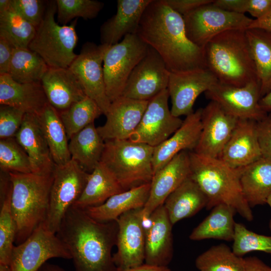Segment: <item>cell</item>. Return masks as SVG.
<instances>
[{
  "instance_id": "obj_1",
  "label": "cell",
  "mask_w": 271,
  "mask_h": 271,
  "mask_svg": "<svg viewBox=\"0 0 271 271\" xmlns=\"http://www.w3.org/2000/svg\"><path fill=\"white\" fill-rule=\"evenodd\" d=\"M137 34L155 49L170 72L206 68L204 52L188 38L183 17L163 0H152Z\"/></svg>"
},
{
  "instance_id": "obj_2",
  "label": "cell",
  "mask_w": 271,
  "mask_h": 271,
  "mask_svg": "<svg viewBox=\"0 0 271 271\" xmlns=\"http://www.w3.org/2000/svg\"><path fill=\"white\" fill-rule=\"evenodd\" d=\"M118 229L116 220L99 222L72 206L56 235L70 252L75 271H118L111 255Z\"/></svg>"
},
{
  "instance_id": "obj_3",
  "label": "cell",
  "mask_w": 271,
  "mask_h": 271,
  "mask_svg": "<svg viewBox=\"0 0 271 271\" xmlns=\"http://www.w3.org/2000/svg\"><path fill=\"white\" fill-rule=\"evenodd\" d=\"M189 154V177L206 196L207 209L224 204L246 220L252 221V211L242 191L240 169L232 168L218 158L201 156L193 151Z\"/></svg>"
},
{
  "instance_id": "obj_4",
  "label": "cell",
  "mask_w": 271,
  "mask_h": 271,
  "mask_svg": "<svg viewBox=\"0 0 271 271\" xmlns=\"http://www.w3.org/2000/svg\"><path fill=\"white\" fill-rule=\"evenodd\" d=\"M203 50L206 68L219 82L240 87L258 80L245 30L222 32Z\"/></svg>"
},
{
  "instance_id": "obj_5",
  "label": "cell",
  "mask_w": 271,
  "mask_h": 271,
  "mask_svg": "<svg viewBox=\"0 0 271 271\" xmlns=\"http://www.w3.org/2000/svg\"><path fill=\"white\" fill-rule=\"evenodd\" d=\"M9 173L12 185L11 210L17 227L15 243L18 245L45 220L53 173Z\"/></svg>"
},
{
  "instance_id": "obj_6",
  "label": "cell",
  "mask_w": 271,
  "mask_h": 271,
  "mask_svg": "<svg viewBox=\"0 0 271 271\" xmlns=\"http://www.w3.org/2000/svg\"><path fill=\"white\" fill-rule=\"evenodd\" d=\"M104 142L100 162L113 174L124 191L151 182L154 175V147L128 139Z\"/></svg>"
},
{
  "instance_id": "obj_7",
  "label": "cell",
  "mask_w": 271,
  "mask_h": 271,
  "mask_svg": "<svg viewBox=\"0 0 271 271\" xmlns=\"http://www.w3.org/2000/svg\"><path fill=\"white\" fill-rule=\"evenodd\" d=\"M56 13V1H47L43 19L29 49L37 53L49 67L69 68L78 55L74 51L78 40L77 19L70 25H61L55 20Z\"/></svg>"
},
{
  "instance_id": "obj_8",
  "label": "cell",
  "mask_w": 271,
  "mask_h": 271,
  "mask_svg": "<svg viewBox=\"0 0 271 271\" xmlns=\"http://www.w3.org/2000/svg\"><path fill=\"white\" fill-rule=\"evenodd\" d=\"M89 174L72 159L65 164L55 165L44 222L52 232L56 234L66 213L81 196Z\"/></svg>"
},
{
  "instance_id": "obj_9",
  "label": "cell",
  "mask_w": 271,
  "mask_h": 271,
  "mask_svg": "<svg viewBox=\"0 0 271 271\" xmlns=\"http://www.w3.org/2000/svg\"><path fill=\"white\" fill-rule=\"evenodd\" d=\"M149 48L137 34L127 35L120 42L108 47L103 67L106 92L111 102L121 96L130 74Z\"/></svg>"
},
{
  "instance_id": "obj_10",
  "label": "cell",
  "mask_w": 271,
  "mask_h": 271,
  "mask_svg": "<svg viewBox=\"0 0 271 271\" xmlns=\"http://www.w3.org/2000/svg\"><path fill=\"white\" fill-rule=\"evenodd\" d=\"M212 3L203 5L183 17L188 38L203 49L212 39L222 32L233 29L246 30L253 20L244 14L222 10Z\"/></svg>"
},
{
  "instance_id": "obj_11",
  "label": "cell",
  "mask_w": 271,
  "mask_h": 271,
  "mask_svg": "<svg viewBox=\"0 0 271 271\" xmlns=\"http://www.w3.org/2000/svg\"><path fill=\"white\" fill-rule=\"evenodd\" d=\"M55 257L71 259L62 241L43 222L26 240L14 246L10 271H38L47 260Z\"/></svg>"
},
{
  "instance_id": "obj_12",
  "label": "cell",
  "mask_w": 271,
  "mask_h": 271,
  "mask_svg": "<svg viewBox=\"0 0 271 271\" xmlns=\"http://www.w3.org/2000/svg\"><path fill=\"white\" fill-rule=\"evenodd\" d=\"M109 46L85 43L69 67L79 79L86 96L97 103L104 115L111 103L106 92L103 67L104 56Z\"/></svg>"
},
{
  "instance_id": "obj_13",
  "label": "cell",
  "mask_w": 271,
  "mask_h": 271,
  "mask_svg": "<svg viewBox=\"0 0 271 271\" xmlns=\"http://www.w3.org/2000/svg\"><path fill=\"white\" fill-rule=\"evenodd\" d=\"M168 89L149 101L138 127L128 140L155 147L170 138L183 120L174 116L168 105Z\"/></svg>"
},
{
  "instance_id": "obj_14",
  "label": "cell",
  "mask_w": 271,
  "mask_h": 271,
  "mask_svg": "<svg viewBox=\"0 0 271 271\" xmlns=\"http://www.w3.org/2000/svg\"><path fill=\"white\" fill-rule=\"evenodd\" d=\"M143 208L128 211L116 220L117 250L113 258L118 271L140 266L145 261L146 228Z\"/></svg>"
},
{
  "instance_id": "obj_15",
  "label": "cell",
  "mask_w": 271,
  "mask_h": 271,
  "mask_svg": "<svg viewBox=\"0 0 271 271\" xmlns=\"http://www.w3.org/2000/svg\"><path fill=\"white\" fill-rule=\"evenodd\" d=\"M170 74L161 56L149 46L146 56L130 74L121 96L149 101L167 89Z\"/></svg>"
},
{
  "instance_id": "obj_16",
  "label": "cell",
  "mask_w": 271,
  "mask_h": 271,
  "mask_svg": "<svg viewBox=\"0 0 271 271\" xmlns=\"http://www.w3.org/2000/svg\"><path fill=\"white\" fill-rule=\"evenodd\" d=\"M205 93L211 101L239 119L257 122L267 114L259 104L261 94L258 80L240 87L218 82Z\"/></svg>"
},
{
  "instance_id": "obj_17",
  "label": "cell",
  "mask_w": 271,
  "mask_h": 271,
  "mask_svg": "<svg viewBox=\"0 0 271 271\" xmlns=\"http://www.w3.org/2000/svg\"><path fill=\"white\" fill-rule=\"evenodd\" d=\"M239 119L211 101L202 110V129L194 152L218 158L229 141Z\"/></svg>"
},
{
  "instance_id": "obj_18",
  "label": "cell",
  "mask_w": 271,
  "mask_h": 271,
  "mask_svg": "<svg viewBox=\"0 0 271 271\" xmlns=\"http://www.w3.org/2000/svg\"><path fill=\"white\" fill-rule=\"evenodd\" d=\"M218 82L207 68L170 72L167 89L171 99L172 114L179 117L193 112V105L198 97Z\"/></svg>"
},
{
  "instance_id": "obj_19",
  "label": "cell",
  "mask_w": 271,
  "mask_h": 271,
  "mask_svg": "<svg viewBox=\"0 0 271 271\" xmlns=\"http://www.w3.org/2000/svg\"><path fill=\"white\" fill-rule=\"evenodd\" d=\"M189 152H181L154 174L151 182L150 195L143 208L145 221L158 207L163 205L167 198L189 177Z\"/></svg>"
},
{
  "instance_id": "obj_20",
  "label": "cell",
  "mask_w": 271,
  "mask_h": 271,
  "mask_svg": "<svg viewBox=\"0 0 271 271\" xmlns=\"http://www.w3.org/2000/svg\"><path fill=\"white\" fill-rule=\"evenodd\" d=\"M149 101L139 100L121 96L111 102L105 123L97 127L105 141L127 140L138 127Z\"/></svg>"
},
{
  "instance_id": "obj_21",
  "label": "cell",
  "mask_w": 271,
  "mask_h": 271,
  "mask_svg": "<svg viewBox=\"0 0 271 271\" xmlns=\"http://www.w3.org/2000/svg\"><path fill=\"white\" fill-rule=\"evenodd\" d=\"M261 157L257 121L239 119L218 158L232 168L238 169L246 167Z\"/></svg>"
},
{
  "instance_id": "obj_22",
  "label": "cell",
  "mask_w": 271,
  "mask_h": 271,
  "mask_svg": "<svg viewBox=\"0 0 271 271\" xmlns=\"http://www.w3.org/2000/svg\"><path fill=\"white\" fill-rule=\"evenodd\" d=\"M147 220L150 225L146 228L145 263L168 266L173 255V225L164 204Z\"/></svg>"
},
{
  "instance_id": "obj_23",
  "label": "cell",
  "mask_w": 271,
  "mask_h": 271,
  "mask_svg": "<svg viewBox=\"0 0 271 271\" xmlns=\"http://www.w3.org/2000/svg\"><path fill=\"white\" fill-rule=\"evenodd\" d=\"M15 138L27 153L31 162L33 173L49 175L53 173L56 165L37 115L25 113Z\"/></svg>"
},
{
  "instance_id": "obj_24",
  "label": "cell",
  "mask_w": 271,
  "mask_h": 271,
  "mask_svg": "<svg viewBox=\"0 0 271 271\" xmlns=\"http://www.w3.org/2000/svg\"><path fill=\"white\" fill-rule=\"evenodd\" d=\"M202 108L186 116L181 126L167 140L154 147L153 167L154 174L183 151H194L202 129Z\"/></svg>"
},
{
  "instance_id": "obj_25",
  "label": "cell",
  "mask_w": 271,
  "mask_h": 271,
  "mask_svg": "<svg viewBox=\"0 0 271 271\" xmlns=\"http://www.w3.org/2000/svg\"><path fill=\"white\" fill-rule=\"evenodd\" d=\"M41 83L49 103L58 111L87 96L79 79L69 68L49 67Z\"/></svg>"
},
{
  "instance_id": "obj_26",
  "label": "cell",
  "mask_w": 271,
  "mask_h": 271,
  "mask_svg": "<svg viewBox=\"0 0 271 271\" xmlns=\"http://www.w3.org/2000/svg\"><path fill=\"white\" fill-rule=\"evenodd\" d=\"M152 0H118L116 13L100 29L101 44L111 46L128 34H136L146 8Z\"/></svg>"
},
{
  "instance_id": "obj_27",
  "label": "cell",
  "mask_w": 271,
  "mask_h": 271,
  "mask_svg": "<svg viewBox=\"0 0 271 271\" xmlns=\"http://www.w3.org/2000/svg\"><path fill=\"white\" fill-rule=\"evenodd\" d=\"M41 82L21 83L8 74L0 75V104L39 114L48 103Z\"/></svg>"
},
{
  "instance_id": "obj_28",
  "label": "cell",
  "mask_w": 271,
  "mask_h": 271,
  "mask_svg": "<svg viewBox=\"0 0 271 271\" xmlns=\"http://www.w3.org/2000/svg\"><path fill=\"white\" fill-rule=\"evenodd\" d=\"M151 183L113 195L103 204L83 209L93 219L102 222L116 220L122 214L144 208L150 195Z\"/></svg>"
},
{
  "instance_id": "obj_29",
  "label": "cell",
  "mask_w": 271,
  "mask_h": 271,
  "mask_svg": "<svg viewBox=\"0 0 271 271\" xmlns=\"http://www.w3.org/2000/svg\"><path fill=\"white\" fill-rule=\"evenodd\" d=\"M207 204L206 196L189 177L167 198L164 206L173 225L194 216Z\"/></svg>"
},
{
  "instance_id": "obj_30",
  "label": "cell",
  "mask_w": 271,
  "mask_h": 271,
  "mask_svg": "<svg viewBox=\"0 0 271 271\" xmlns=\"http://www.w3.org/2000/svg\"><path fill=\"white\" fill-rule=\"evenodd\" d=\"M239 169L242 191L250 207L266 204L271 194V159L262 157Z\"/></svg>"
},
{
  "instance_id": "obj_31",
  "label": "cell",
  "mask_w": 271,
  "mask_h": 271,
  "mask_svg": "<svg viewBox=\"0 0 271 271\" xmlns=\"http://www.w3.org/2000/svg\"><path fill=\"white\" fill-rule=\"evenodd\" d=\"M123 191L113 174L100 162L89 174L85 188L73 206L81 209L98 206L113 195Z\"/></svg>"
},
{
  "instance_id": "obj_32",
  "label": "cell",
  "mask_w": 271,
  "mask_h": 271,
  "mask_svg": "<svg viewBox=\"0 0 271 271\" xmlns=\"http://www.w3.org/2000/svg\"><path fill=\"white\" fill-rule=\"evenodd\" d=\"M104 145L93 122L70 139L69 150L71 159L90 173L100 162Z\"/></svg>"
},
{
  "instance_id": "obj_33",
  "label": "cell",
  "mask_w": 271,
  "mask_h": 271,
  "mask_svg": "<svg viewBox=\"0 0 271 271\" xmlns=\"http://www.w3.org/2000/svg\"><path fill=\"white\" fill-rule=\"evenodd\" d=\"M37 116L54 163L65 164L71 158L68 139L58 110L48 103Z\"/></svg>"
},
{
  "instance_id": "obj_34",
  "label": "cell",
  "mask_w": 271,
  "mask_h": 271,
  "mask_svg": "<svg viewBox=\"0 0 271 271\" xmlns=\"http://www.w3.org/2000/svg\"><path fill=\"white\" fill-rule=\"evenodd\" d=\"M236 213L233 208L224 204L214 206L209 215L193 230L189 238L196 241L206 239L233 241Z\"/></svg>"
},
{
  "instance_id": "obj_35",
  "label": "cell",
  "mask_w": 271,
  "mask_h": 271,
  "mask_svg": "<svg viewBox=\"0 0 271 271\" xmlns=\"http://www.w3.org/2000/svg\"><path fill=\"white\" fill-rule=\"evenodd\" d=\"M245 33L260 82L261 98L271 88V32L247 29Z\"/></svg>"
},
{
  "instance_id": "obj_36",
  "label": "cell",
  "mask_w": 271,
  "mask_h": 271,
  "mask_svg": "<svg viewBox=\"0 0 271 271\" xmlns=\"http://www.w3.org/2000/svg\"><path fill=\"white\" fill-rule=\"evenodd\" d=\"M48 68L35 52L29 48H15L8 74L19 83L38 82Z\"/></svg>"
},
{
  "instance_id": "obj_37",
  "label": "cell",
  "mask_w": 271,
  "mask_h": 271,
  "mask_svg": "<svg viewBox=\"0 0 271 271\" xmlns=\"http://www.w3.org/2000/svg\"><path fill=\"white\" fill-rule=\"evenodd\" d=\"M200 271H245L244 258L237 255L224 243L214 245L195 260Z\"/></svg>"
},
{
  "instance_id": "obj_38",
  "label": "cell",
  "mask_w": 271,
  "mask_h": 271,
  "mask_svg": "<svg viewBox=\"0 0 271 271\" xmlns=\"http://www.w3.org/2000/svg\"><path fill=\"white\" fill-rule=\"evenodd\" d=\"M58 112L68 140L103 114L97 103L88 96Z\"/></svg>"
},
{
  "instance_id": "obj_39",
  "label": "cell",
  "mask_w": 271,
  "mask_h": 271,
  "mask_svg": "<svg viewBox=\"0 0 271 271\" xmlns=\"http://www.w3.org/2000/svg\"><path fill=\"white\" fill-rule=\"evenodd\" d=\"M11 182L1 189L0 264L9 265L15 246L17 227L11 210Z\"/></svg>"
},
{
  "instance_id": "obj_40",
  "label": "cell",
  "mask_w": 271,
  "mask_h": 271,
  "mask_svg": "<svg viewBox=\"0 0 271 271\" xmlns=\"http://www.w3.org/2000/svg\"><path fill=\"white\" fill-rule=\"evenodd\" d=\"M36 28L26 21L12 7L0 13V36L15 48H29Z\"/></svg>"
},
{
  "instance_id": "obj_41",
  "label": "cell",
  "mask_w": 271,
  "mask_h": 271,
  "mask_svg": "<svg viewBox=\"0 0 271 271\" xmlns=\"http://www.w3.org/2000/svg\"><path fill=\"white\" fill-rule=\"evenodd\" d=\"M1 171L33 173L30 159L15 138L0 140Z\"/></svg>"
},
{
  "instance_id": "obj_42",
  "label": "cell",
  "mask_w": 271,
  "mask_h": 271,
  "mask_svg": "<svg viewBox=\"0 0 271 271\" xmlns=\"http://www.w3.org/2000/svg\"><path fill=\"white\" fill-rule=\"evenodd\" d=\"M58 23L66 25L76 18L85 20L96 18L104 7L95 0H56Z\"/></svg>"
},
{
  "instance_id": "obj_43",
  "label": "cell",
  "mask_w": 271,
  "mask_h": 271,
  "mask_svg": "<svg viewBox=\"0 0 271 271\" xmlns=\"http://www.w3.org/2000/svg\"><path fill=\"white\" fill-rule=\"evenodd\" d=\"M233 241V251L241 257L253 251L271 254V235L257 234L242 223H236Z\"/></svg>"
},
{
  "instance_id": "obj_44",
  "label": "cell",
  "mask_w": 271,
  "mask_h": 271,
  "mask_svg": "<svg viewBox=\"0 0 271 271\" xmlns=\"http://www.w3.org/2000/svg\"><path fill=\"white\" fill-rule=\"evenodd\" d=\"M25 112L9 105L0 106V139L15 138L22 124Z\"/></svg>"
},
{
  "instance_id": "obj_45",
  "label": "cell",
  "mask_w": 271,
  "mask_h": 271,
  "mask_svg": "<svg viewBox=\"0 0 271 271\" xmlns=\"http://www.w3.org/2000/svg\"><path fill=\"white\" fill-rule=\"evenodd\" d=\"M46 5L41 0H11V7L36 28L43 19Z\"/></svg>"
},
{
  "instance_id": "obj_46",
  "label": "cell",
  "mask_w": 271,
  "mask_h": 271,
  "mask_svg": "<svg viewBox=\"0 0 271 271\" xmlns=\"http://www.w3.org/2000/svg\"><path fill=\"white\" fill-rule=\"evenodd\" d=\"M257 131L262 157L271 159V113L257 122Z\"/></svg>"
},
{
  "instance_id": "obj_47",
  "label": "cell",
  "mask_w": 271,
  "mask_h": 271,
  "mask_svg": "<svg viewBox=\"0 0 271 271\" xmlns=\"http://www.w3.org/2000/svg\"><path fill=\"white\" fill-rule=\"evenodd\" d=\"M163 1L173 10L183 17L203 5L212 3L213 0H163Z\"/></svg>"
},
{
  "instance_id": "obj_48",
  "label": "cell",
  "mask_w": 271,
  "mask_h": 271,
  "mask_svg": "<svg viewBox=\"0 0 271 271\" xmlns=\"http://www.w3.org/2000/svg\"><path fill=\"white\" fill-rule=\"evenodd\" d=\"M15 49L10 42L0 36V75L8 74Z\"/></svg>"
},
{
  "instance_id": "obj_49",
  "label": "cell",
  "mask_w": 271,
  "mask_h": 271,
  "mask_svg": "<svg viewBox=\"0 0 271 271\" xmlns=\"http://www.w3.org/2000/svg\"><path fill=\"white\" fill-rule=\"evenodd\" d=\"M271 10V0H247L246 13L255 19L260 18Z\"/></svg>"
},
{
  "instance_id": "obj_50",
  "label": "cell",
  "mask_w": 271,
  "mask_h": 271,
  "mask_svg": "<svg viewBox=\"0 0 271 271\" xmlns=\"http://www.w3.org/2000/svg\"><path fill=\"white\" fill-rule=\"evenodd\" d=\"M247 0H215L212 4L225 11L244 14L246 13Z\"/></svg>"
},
{
  "instance_id": "obj_51",
  "label": "cell",
  "mask_w": 271,
  "mask_h": 271,
  "mask_svg": "<svg viewBox=\"0 0 271 271\" xmlns=\"http://www.w3.org/2000/svg\"><path fill=\"white\" fill-rule=\"evenodd\" d=\"M245 271H271V266L256 256L244 258Z\"/></svg>"
},
{
  "instance_id": "obj_52",
  "label": "cell",
  "mask_w": 271,
  "mask_h": 271,
  "mask_svg": "<svg viewBox=\"0 0 271 271\" xmlns=\"http://www.w3.org/2000/svg\"><path fill=\"white\" fill-rule=\"evenodd\" d=\"M247 29H259L271 32V10L262 17L253 19Z\"/></svg>"
},
{
  "instance_id": "obj_53",
  "label": "cell",
  "mask_w": 271,
  "mask_h": 271,
  "mask_svg": "<svg viewBox=\"0 0 271 271\" xmlns=\"http://www.w3.org/2000/svg\"><path fill=\"white\" fill-rule=\"evenodd\" d=\"M123 271H171L168 266H161L144 263L140 266Z\"/></svg>"
},
{
  "instance_id": "obj_54",
  "label": "cell",
  "mask_w": 271,
  "mask_h": 271,
  "mask_svg": "<svg viewBox=\"0 0 271 271\" xmlns=\"http://www.w3.org/2000/svg\"><path fill=\"white\" fill-rule=\"evenodd\" d=\"M259 104L263 111L267 113L271 111V88L269 91L260 99Z\"/></svg>"
},
{
  "instance_id": "obj_55",
  "label": "cell",
  "mask_w": 271,
  "mask_h": 271,
  "mask_svg": "<svg viewBox=\"0 0 271 271\" xmlns=\"http://www.w3.org/2000/svg\"><path fill=\"white\" fill-rule=\"evenodd\" d=\"M38 271H67L58 265L45 262Z\"/></svg>"
},
{
  "instance_id": "obj_56",
  "label": "cell",
  "mask_w": 271,
  "mask_h": 271,
  "mask_svg": "<svg viewBox=\"0 0 271 271\" xmlns=\"http://www.w3.org/2000/svg\"><path fill=\"white\" fill-rule=\"evenodd\" d=\"M11 5V0H0V13L8 10Z\"/></svg>"
},
{
  "instance_id": "obj_57",
  "label": "cell",
  "mask_w": 271,
  "mask_h": 271,
  "mask_svg": "<svg viewBox=\"0 0 271 271\" xmlns=\"http://www.w3.org/2000/svg\"><path fill=\"white\" fill-rule=\"evenodd\" d=\"M0 271H10L9 265L0 264Z\"/></svg>"
},
{
  "instance_id": "obj_58",
  "label": "cell",
  "mask_w": 271,
  "mask_h": 271,
  "mask_svg": "<svg viewBox=\"0 0 271 271\" xmlns=\"http://www.w3.org/2000/svg\"><path fill=\"white\" fill-rule=\"evenodd\" d=\"M266 203L271 208V194L267 198ZM268 227L270 231H271V219L269 221Z\"/></svg>"
}]
</instances>
